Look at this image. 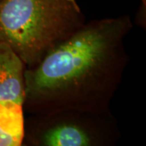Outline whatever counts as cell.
Wrapping results in <instances>:
<instances>
[{"label": "cell", "instance_id": "6da1fadb", "mask_svg": "<svg viewBox=\"0 0 146 146\" xmlns=\"http://www.w3.org/2000/svg\"><path fill=\"white\" fill-rule=\"evenodd\" d=\"M132 28L128 15L85 22L37 65L26 68L23 110L111 111L129 62L124 42Z\"/></svg>", "mask_w": 146, "mask_h": 146}, {"label": "cell", "instance_id": "7a4b0ae2", "mask_svg": "<svg viewBox=\"0 0 146 146\" xmlns=\"http://www.w3.org/2000/svg\"><path fill=\"white\" fill-rule=\"evenodd\" d=\"M85 22L76 0H0V42L26 68L37 65Z\"/></svg>", "mask_w": 146, "mask_h": 146}, {"label": "cell", "instance_id": "3957f363", "mask_svg": "<svg viewBox=\"0 0 146 146\" xmlns=\"http://www.w3.org/2000/svg\"><path fill=\"white\" fill-rule=\"evenodd\" d=\"M120 138L118 121L111 111L63 110L30 115L24 121L21 145L111 146Z\"/></svg>", "mask_w": 146, "mask_h": 146}, {"label": "cell", "instance_id": "277c9868", "mask_svg": "<svg viewBox=\"0 0 146 146\" xmlns=\"http://www.w3.org/2000/svg\"><path fill=\"white\" fill-rule=\"evenodd\" d=\"M26 66L8 45L0 42V102L23 105Z\"/></svg>", "mask_w": 146, "mask_h": 146}, {"label": "cell", "instance_id": "5b68a950", "mask_svg": "<svg viewBox=\"0 0 146 146\" xmlns=\"http://www.w3.org/2000/svg\"><path fill=\"white\" fill-rule=\"evenodd\" d=\"M24 121L21 105L0 102V146L21 145Z\"/></svg>", "mask_w": 146, "mask_h": 146}, {"label": "cell", "instance_id": "8992f818", "mask_svg": "<svg viewBox=\"0 0 146 146\" xmlns=\"http://www.w3.org/2000/svg\"><path fill=\"white\" fill-rule=\"evenodd\" d=\"M138 20L141 25L145 26L146 20V0H141V7L138 13Z\"/></svg>", "mask_w": 146, "mask_h": 146}]
</instances>
